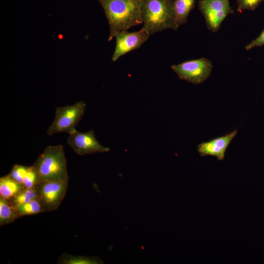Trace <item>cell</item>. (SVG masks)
Returning <instances> with one entry per match:
<instances>
[{"label": "cell", "instance_id": "7a4b0ae2", "mask_svg": "<svg viewBox=\"0 0 264 264\" xmlns=\"http://www.w3.org/2000/svg\"><path fill=\"white\" fill-rule=\"evenodd\" d=\"M175 0H141L142 28L150 35L165 29L175 30Z\"/></svg>", "mask_w": 264, "mask_h": 264}, {"label": "cell", "instance_id": "9c48e42d", "mask_svg": "<svg viewBox=\"0 0 264 264\" xmlns=\"http://www.w3.org/2000/svg\"><path fill=\"white\" fill-rule=\"evenodd\" d=\"M150 35L143 28L136 32H129L125 30L117 33L114 37L116 45L112 56V61L115 62L122 56L140 47Z\"/></svg>", "mask_w": 264, "mask_h": 264}, {"label": "cell", "instance_id": "4fadbf2b", "mask_svg": "<svg viewBox=\"0 0 264 264\" xmlns=\"http://www.w3.org/2000/svg\"><path fill=\"white\" fill-rule=\"evenodd\" d=\"M17 208L8 200L0 198V225L10 224L20 218Z\"/></svg>", "mask_w": 264, "mask_h": 264}, {"label": "cell", "instance_id": "d6986e66", "mask_svg": "<svg viewBox=\"0 0 264 264\" xmlns=\"http://www.w3.org/2000/svg\"><path fill=\"white\" fill-rule=\"evenodd\" d=\"M264 0H236L237 10L241 13L242 10H255Z\"/></svg>", "mask_w": 264, "mask_h": 264}, {"label": "cell", "instance_id": "277c9868", "mask_svg": "<svg viewBox=\"0 0 264 264\" xmlns=\"http://www.w3.org/2000/svg\"><path fill=\"white\" fill-rule=\"evenodd\" d=\"M86 103L82 100L73 105L57 107L55 117L47 130V134L52 135L62 132L68 134L76 130L75 127L84 115Z\"/></svg>", "mask_w": 264, "mask_h": 264}, {"label": "cell", "instance_id": "6da1fadb", "mask_svg": "<svg viewBox=\"0 0 264 264\" xmlns=\"http://www.w3.org/2000/svg\"><path fill=\"white\" fill-rule=\"evenodd\" d=\"M102 7L110 26L108 41L122 31L143 23L141 0H97Z\"/></svg>", "mask_w": 264, "mask_h": 264}, {"label": "cell", "instance_id": "9a60e30c", "mask_svg": "<svg viewBox=\"0 0 264 264\" xmlns=\"http://www.w3.org/2000/svg\"><path fill=\"white\" fill-rule=\"evenodd\" d=\"M16 208L21 217L44 212L43 206L38 198L26 203L21 205Z\"/></svg>", "mask_w": 264, "mask_h": 264}, {"label": "cell", "instance_id": "e0dca14e", "mask_svg": "<svg viewBox=\"0 0 264 264\" xmlns=\"http://www.w3.org/2000/svg\"><path fill=\"white\" fill-rule=\"evenodd\" d=\"M39 182V176L32 166H29L22 184L25 188H34Z\"/></svg>", "mask_w": 264, "mask_h": 264}, {"label": "cell", "instance_id": "8992f818", "mask_svg": "<svg viewBox=\"0 0 264 264\" xmlns=\"http://www.w3.org/2000/svg\"><path fill=\"white\" fill-rule=\"evenodd\" d=\"M212 67L211 62L205 58L189 60L171 66L179 79L194 84H201L205 81L210 75Z\"/></svg>", "mask_w": 264, "mask_h": 264}, {"label": "cell", "instance_id": "ffe728a7", "mask_svg": "<svg viewBox=\"0 0 264 264\" xmlns=\"http://www.w3.org/2000/svg\"><path fill=\"white\" fill-rule=\"evenodd\" d=\"M264 45V30L262 32L261 34L253 40L251 43L247 44L245 46V49L246 50H249L255 47H260Z\"/></svg>", "mask_w": 264, "mask_h": 264}, {"label": "cell", "instance_id": "30bf717a", "mask_svg": "<svg viewBox=\"0 0 264 264\" xmlns=\"http://www.w3.org/2000/svg\"><path fill=\"white\" fill-rule=\"evenodd\" d=\"M237 133L236 130L224 136L201 143L198 146V152L201 156L211 155L223 160L228 146Z\"/></svg>", "mask_w": 264, "mask_h": 264}, {"label": "cell", "instance_id": "3957f363", "mask_svg": "<svg viewBox=\"0 0 264 264\" xmlns=\"http://www.w3.org/2000/svg\"><path fill=\"white\" fill-rule=\"evenodd\" d=\"M32 166L38 174L39 182L69 179L66 159L62 145L46 147Z\"/></svg>", "mask_w": 264, "mask_h": 264}, {"label": "cell", "instance_id": "5bb4252c", "mask_svg": "<svg viewBox=\"0 0 264 264\" xmlns=\"http://www.w3.org/2000/svg\"><path fill=\"white\" fill-rule=\"evenodd\" d=\"M104 263L95 256H74L66 253L62 254L58 260L60 264H101Z\"/></svg>", "mask_w": 264, "mask_h": 264}, {"label": "cell", "instance_id": "8fae6325", "mask_svg": "<svg viewBox=\"0 0 264 264\" xmlns=\"http://www.w3.org/2000/svg\"><path fill=\"white\" fill-rule=\"evenodd\" d=\"M197 0H175L174 12L175 30L186 23L188 16L195 8Z\"/></svg>", "mask_w": 264, "mask_h": 264}, {"label": "cell", "instance_id": "ba28073f", "mask_svg": "<svg viewBox=\"0 0 264 264\" xmlns=\"http://www.w3.org/2000/svg\"><path fill=\"white\" fill-rule=\"evenodd\" d=\"M68 134V145L79 155L108 152L110 150L109 148L104 147L98 141L92 130L85 132L76 130Z\"/></svg>", "mask_w": 264, "mask_h": 264}, {"label": "cell", "instance_id": "2e32d148", "mask_svg": "<svg viewBox=\"0 0 264 264\" xmlns=\"http://www.w3.org/2000/svg\"><path fill=\"white\" fill-rule=\"evenodd\" d=\"M37 198L36 187L34 188H23L17 195L9 201L16 207L26 203Z\"/></svg>", "mask_w": 264, "mask_h": 264}, {"label": "cell", "instance_id": "52a82bcc", "mask_svg": "<svg viewBox=\"0 0 264 264\" xmlns=\"http://www.w3.org/2000/svg\"><path fill=\"white\" fill-rule=\"evenodd\" d=\"M198 4L207 27L213 32L219 30L225 18L234 12L229 0H199Z\"/></svg>", "mask_w": 264, "mask_h": 264}, {"label": "cell", "instance_id": "ac0fdd59", "mask_svg": "<svg viewBox=\"0 0 264 264\" xmlns=\"http://www.w3.org/2000/svg\"><path fill=\"white\" fill-rule=\"evenodd\" d=\"M28 167V166L21 165H15L8 175L11 178L22 184Z\"/></svg>", "mask_w": 264, "mask_h": 264}, {"label": "cell", "instance_id": "7c38bea8", "mask_svg": "<svg viewBox=\"0 0 264 264\" xmlns=\"http://www.w3.org/2000/svg\"><path fill=\"white\" fill-rule=\"evenodd\" d=\"M24 188L8 175L0 178V198L10 200Z\"/></svg>", "mask_w": 264, "mask_h": 264}, {"label": "cell", "instance_id": "5b68a950", "mask_svg": "<svg viewBox=\"0 0 264 264\" xmlns=\"http://www.w3.org/2000/svg\"><path fill=\"white\" fill-rule=\"evenodd\" d=\"M68 179L39 182L36 187L37 198L44 212L54 211L61 205L66 193Z\"/></svg>", "mask_w": 264, "mask_h": 264}]
</instances>
